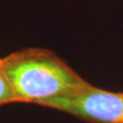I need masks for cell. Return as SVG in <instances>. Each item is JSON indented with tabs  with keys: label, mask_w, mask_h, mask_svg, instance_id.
<instances>
[{
	"label": "cell",
	"mask_w": 123,
	"mask_h": 123,
	"mask_svg": "<svg viewBox=\"0 0 123 123\" xmlns=\"http://www.w3.org/2000/svg\"><path fill=\"white\" fill-rule=\"evenodd\" d=\"M0 65L16 103L46 107L79 92L89 82L55 52L28 48L0 57Z\"/></svg>",
	"instance_id": "cell-1"
},
{
	"label": "cell",
	"mask_w": 123,
	"mask_h": 123,
	"mask_svg": "<svg viewBox=\"0 0 123 123\" xmlns=\"http://www.w3.org/2000/svg\"><path fill=\"white\" fill-rule=\"evenodd\" d=\"M45 108L87 123H123V92L103 89L91 83L69 97L50 102Z\"/></svg>",
	"instance_id": "cell-2"
},
{
	"label": "cell",
	"mask_w": 123,
	"mask_h": 123,
	"mask_svg": "<svg viewBox=\"0 0 123 123\" xmlns=\"http://www.w3.org/2000/svg\"><path fill=\"white\" fill-rule=\"evenodd\" d=\"M14 102L13 93L0 65V107Z\"/></svg>",
	"instance_id": "cell-3"
}]
</instances>
